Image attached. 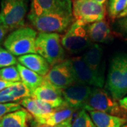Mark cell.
Wrapping results in <instances>:
<instances>
[{
    "label": "cell",
    "mask_w": 127,
    "mask_h": 127,
    "mask_svg": "<svg viewBox=\"0 0 127 127\" xmlns=\"http://www.w3.org/2000/svg\"><path fill=\"white\" fill-rule=\"evenodd\" d=\"M81 57L95 74H97L99 77L104 79V68L102 64L103 50L98 44L92 45Z\"/></svg>",
    "instance_id": "cell-13"
},
{
    "label": "cell",
    "mask_w": 127,
    "mask_h": 127,
    "mask_svg": "<svg viewBox=\"0 0 127 127\" xmlns=\"http://www.w3.org/2000/svg\"><path fill=\"white\" fill-rule=\"evenodd\" d=\"M35 48L37 54L42 57L51 66L64 61L65 52L59 33H37Z\"/></svg>",
    "instance_id": "cell-5"
},
{
    "label": "cell",
    "mask_w": 127,
    "mask_h": 127,
    "mask_svg": "<svg viewBox=\"0 0 127 127\" xmlns=\"http://www.w3.org/2000/svg\"><path fill=\"white\" fill-rule=\"evenodd\" d=\"M21 105L34 117L50 114L57 109L50 104L31 97L23 99L21 101Z\"/></svg>",
    "instance_id": "cell-20"
},
{
    "label": "cell",
    "mask_w": 127,
    "mask_h": 127,
    "mask_svg": "<svg viewBox=\"0 0 127 127\" xmlns=\"http://www.w3.org/2000/svg\"><path fill=\"white\" fill-rule=\"evenodd\" d=\"M31 94L30 89L22 82L15 83L14 85L0 91V103L16 102L31 97Z\"/></svg>",
    "instance_id": "cell-15"
},
{
    "label": "cell",
    "mask_w": 127,
    "mask_h": 127,
    "mask_svg": "<svg viewBox=\"0 0 127 127\" xmlns=\"http://www.w3.org/2000/svg\"><path fill=\"white\" fill-rule=\"evenodd\" d=\"M93 88L89 86L74 83L72 86L62 90L64 104L66 107L75 109H83L87 100L93 91Z\"/></svg>",
    "instance_id": "cell-11"
},
{
    "label": "cell",
    "mask_w": 127,
    "mask_h": 127,
    "mask_svg": "<svg viewBox=\"0 0 127 127\" xmlns=\"http://www.w3.org/2000/svg\"><path fill=\"white\" fill-rule=\"evenodd\" d=\"M18 61L21 65L42 76H45L50 70V65L38 54H28L21 56Z\"/></svg>",
    "instance_id": "cell-17"
},
{
    "label": "cell",
    "mask_w": 127,
    "mask_h": 127,
    "mask_svg": "<svg viewBox=\"0 0 127 127\" xmlns=\"http://www.w3.org/2000/svg\"><path fill=\"white\" fill-rule=\"evenodd\" d=\"M125 17H127V8L123 11L122 14L119 16L118 18H125Z\"/></svg>",
    "instance_id": "cell-33"
},
{
    "label": "cell",
    "mask_w": 127,
    "mask_h": 127,
    "mask_svg": "<svg viewBox=\"0 0 127 127\" xmlns=\"http://www.w3.org/2000/svg\"><path fill=\"white\" fill-rule=\"evenodd\" d=\"M71 127H96V126L86 110L81 109L72 121Z\"/></svg>",
    "instance_id": "cell-25"
},
{
    "label": "cell",
    "mask_w": 127,
    "mask_h": 127,
    "mask_svg": "<svg viewBox=\"0 0 127 127\" xmlns=\"http://www.w3.org/2000/svg\"><path fill=\"white\" fill-rule=\"evenodd\" d=\"M22 109L21 105L18 102L0 103V120L7 114Z\"/></svg>",
    "instance_id": "cell-27"
},
{
    "label": "cell",
    "mask_w": 127,
    "mask_h": 127,
    "mask_svg": "<svg viewBox=\"0 0 127 127\" xmlns=\"http://www.w3.org/2000/svg\"><path fill=\"white\" fill-rule=\"evenodd\" d=\"M44 79L61 90L76 83L70 59H66L50 68Z\"/></svg>",
    "instance_id": "cell-9"
},
{
    "label": "cell",
    "mask_w": 127,
    "mask_h": 127,
    "mask_svg": "<svg viewBox=\"0 0 127 127\" xmlns=\"http://www.w3.org/2000/svg\"><path fill=\"white\" fill-rule=\"evenodd\" d=\"M86 31L91 42L107 43L112 39L111 28L105 19L87 25Z\"/></svg>",
    "instance_id": "cell-14"
},
{
    "label": "cell",
    "mask_w": 127,
    "mask_h": 127,
    "mask_svg": "<svg viewBox=\"0 0 127 127\" xmlns=\"http://www.w3.org/2000/svg\"><path fill=\"white\" fill-rule=\"evenodd\" d=\"M91 119L96 127H122L127 122L123 117L97 111H90Z\"/></svg>",
    "instance_id": "cell-18"
},
{
    "label": "cell",
    "mask_w": 127,
    "mask_h": 127,
    "mask_svg": "<svg viewBox=\"0 0 127 127\" xmlns=\"http://www.w3.org/2000/svg\"><path fill=\"white\" fill-rule=\"evenodd\" d=\"M28 19L39 32L59 33L65 31L74 22L71 0H64L54 10L40 16L28 14Z\"/></svg>",
    "instance_id": "cell-1"
},
{
    "label": "cell",
    "mask_w": 127,
    "mask_h": 127,
    "mask_svg": "<svg viewBox=\"0 0 127 127\" xmlns=\"http://www.w3.org/2000/svg\"><path fill=\"white\" fill-rule=\"evenodd\" d=\"M17 64V59L7 50L0 47V68H4Z\"/></svg>",
    "instance_id": "cell-26"
},
{
    "label": "cell",
    "mask_w": 127,
    "mask_h": 127,
    "mask_svg": "<svg viewBox=\"0 0 127 127\" xmlns=\"http://www.w3.org/2000/svg\"><path fill=\"white\" fill-rule=\"evenodd\" d=\"M64 0H31L30 15L40 16L57 8Z\"/></svg>",
    "instance_id": "cell-22"
},
{
    "label": "cell",
    "mask_w": 127,
    "mask_h": 127,
    "mask_svg": "<svg viewBox=\"0 0 127 127\" xmlns=\"http://www.w3.org/2000/svg\"><path fill=\"white\" fill-rule=\"evenodd\" d=\"M72 6L74 19L86 26L105 18L106 4H100L95 0H74Z\"/></svg>",
    "instance_id": "cell-8"
},
{
    "label": "cell",
    "mask_w": 127,
    "mask_h": 127,
    "mask_svg": "<svg viewBox=\"0 0 127 127\" xmlns=\"http://www.w3.org/2000/svg\"><path fill=\"white\" fill-rule=\"evenodd\" d=\"M0 79L11 83L21 82L18 68L15 66H11L0 69Z\"/></svg>",
    "instance_id": "cell-24"
},
{
    "label": "cell",
    "mask_w": 127,
    "mask_h": 127,
    "mask_svg": "<svg viewBox=\"0 0 127 127\" xmlns=\"http://www.w3.org/2000/svg\"><path fill=\"white\" fill-rule=\"evenodd\" d=\"M31 97L43 101L55 109L66 107L62 96V90L52 86L45 79L40 86L32 92Z\"/></svg>",
    "instance_id": "cell-12"
},
{
    "label": "cell",
    "mask_w": 127,
    "mask_h": 127,
    "mask_svg": "<svg viewBox=\"0 0 127 127\" xmlns=\"http://www.w3.org/2000/svg\"><path fill=\"white\" fill-rule=\"evenodd\" d=\"M95 1H96L98 3H100V4H106L107 0H95Z\"/></svg>",
    "instance_id": "cell-34"
},
{
    "label": "cell",
    "mask_w": 127,
    "mask_h": 127,
    "mask_svg": "<svg viewBox=\"0 0 127 127\" xmlns=\"http://www.w3.org/2000/svg\"><path fill=\"white\" fill-rule=\"evenodd\" d=\"M37 35V31L32 28H20L13 31L6 37L4 46L6 50L15 57L37 54L35 48Z\"/></svg>",
    "instance_id": "cell-3"
},
{
    "label": "cell",
    "mask_w": 127,
    "mask_h": 127,
    "mask_svg": "<svg viewBox=\"0 0 127 127\" xmlns=\"http://www.w3.org/2000/svg\"><path fill=\"white\" fill-rule=\"evenodd\" d=\"M15 83H11V82H7L2 81L0 79V91H1L2 90H4L5 88H8V87L11 86L12 85H14Z\"/></svg>",
    "instance_id": "cell-31"
},
{
    "label": "cell",
    "mask_w": 127,
    "mask_h": 127,
    "mask_svg": "<svg viewBox=\"0 0 127 127\" xmlns=\"http://www.w3.org/2000/svg\"><path fill=\"white\" fill-rule=\"evenodd\" d=\"M63 47L70 54H78L88 50L92 42L88 35L86 26L75 20L61 38Z\"/></svg>",
    "instance_id": "cell-7"
},
{
    "label": "cell",
    "mask_w": 127,
    "mask_h": 127,
    "mask_svg": "<svg viewBox=\"0 0 127 127\" xmlns=\"http://www.w3.org/2000/svg\"><path fill=\"white\" fill-rule=\"evenodd\" d=\"M107 88L114 99L119 100L127 94V55H118L109 65Z\"/></svg>",
    "instance_id": "cell-2"
},
{
    "label": "cell",
    "mask_w": 127,
    "mask_h": 127,
    "mask_svg": "<svg viewBox=\"0 0 127 127\" xmlns=\"http://www.w3.org/2000/svg\"><path fill=\"white\" fill-rule=\"evenodd\" d=\"M30 119L31 114L26 109H21L5 115L0 120V127H28Z\"/></svg>",
    "instance_id": "cell-19"
},
{
    "label": "cell",
    "mask_w": 127,
    "mask_h": 127,
    "mask_svg": "<svg viewBox=\"0 0 127 127\" xmlns=\"http://www.w3.org/2000/svg\"><path fill=\"white\" fill-rule=\"evenodd\" d=\"M127 8V0H109L107 3V12L112 19L118 18Z\"/></svg>",
    "instance_id": "cell-23"
},
{
    "label": "cell",
    "mask_w": 127,
    "mask_h": 127,
    "mask_svg": "<svg viewBox=\"0 0 127 127\" xmlns=\"http://www.w3.org/2000/svg\"><path fill=\"white\" fill-rule=\"evenodd\" d=\"M73 73L77 83L83 84L93 88H102L104 86V79L99 77L93 72L82 59L76 57L70 59Z\"/></svg>",
    "instance_id": "cell-10"
},
{
    "label": "cell",
    "mask_w": 127,
    "mask_h": 127,
    "mask_svg": "<svg viewBox=\"0 0 127 127\" xmlns=\"http://www.w3.org/2000/svg\"><path fill=\"white\" fill-rule=\"evenodd\" d=\"M119 104L122 109L127 111V96L124 97L123 98L119 100Z\"/></svg>",
    "instance_id": "cell-32"
},
{
    "label": "cell",
    "mask_w": 127,
    "mask_h": 127,
    "mask_svg": "<svg viewBox=\"0 0 127 127\" xmlns=\"http://www.w3.org/2000/svg\"><path fill=\"white\" fill-rule=\"evenodd\" d=\"M75 111V109L71 108L63 107L55 109L51 113L35 117L34 119L35 122L37 124L47 126H55L72 119Z\"/></svg>",
    "instance_id": "cell-16"
},
{
    "label": "cell",
    "mask_w": 127,
    "mask_h": 127,
    "mask_svg": "<svg viewBox=\"0 0 127 127\" xmlns=\"http://www.w3.org/2000/svg\"><path fill=\"white\" fill-rule=\"evenodd\" d=\"M72 119H70L68 120H66L65 122H64L62 124H59L58 125H55V126H47V125H42L37 124L35 122L34 124H32V127H71V123H72Z\"/></svg>",
    "instance_id": "cell-28"
},
{
    "label": "cell",
    "mask_w": 127,
    "mask_h": 127,
    "mask_svg": "<svg viewBox=\"0 0 127 127\" xmlns=\"http://www.w3.org/2000/svg\"><path fill=\"white\" fill-rule=\"evenodd\" d=\"M28 0H1L0 23L8 31L24 27Z\"/></svg>",
    "instance_id": "cell-4"
},
{
    "label": "cell",
    "mask_w": 127,
    "mask_h": 127,
    "mask_svg": "<svg viewBox=\"0 0 127 127\" xmlns=\"http://www.w3.org/2000/svg\"><path fill=\"white\" fill-rule=\"evenodd\" d=\"M8 31L5 28L1 23H0V43L3 41L4 38L6 36V33L8 32Z\"/></svg>",
    "instance_id": "cell-30"
},
{
    "label": "cell",
    "mask_w": 127,
    "mask_h": 127,
    "mask_svg": "<svg viewBox=\"0 0 127 127\" xmlns=\"http://www.w3.org/2000/svg\"><path fill=\"white\" fill-rule=\"evenodd\" d=\"M117 23L119 28L127 33V17L120 18Z\"/></svg>",
    "instance_id": "cell-29"
},
{
    "label": "cell",
    "mask_w": 127,
    "mask_h": 127,
    "mask_svg": "<svg viewBox=\"0 0 127 127\" xmlns=\"http://www.w3.org/2000/svg\"><path fill=\"white\" fill-rule=\"evenodd\" d=\"M16 67L20 74L21 82L30 89L31 93L37 87L40 86L44 81L43 76L25 67L21 64H17Z\"/></svg>",
    "instance_id": "cell-21"
},
{
    "label": "cell",
    "mask_w": 127,
    "mask_h": 127,
    "mask_svg": "<svg viewBox=\"0 0 127 127\" xmlns=\"http://www.w3.org/2000/svg\"><path fill=\"white\" fill-rule=\"evenodd\" d=\"M83 109L88 112L97 111L117 117L122 116L124 111L120 107L117 100L114 99L109 92L98 88H93V91Z\"/></svg>",
    "instance_id": "cell-6"
}]
</instances>
